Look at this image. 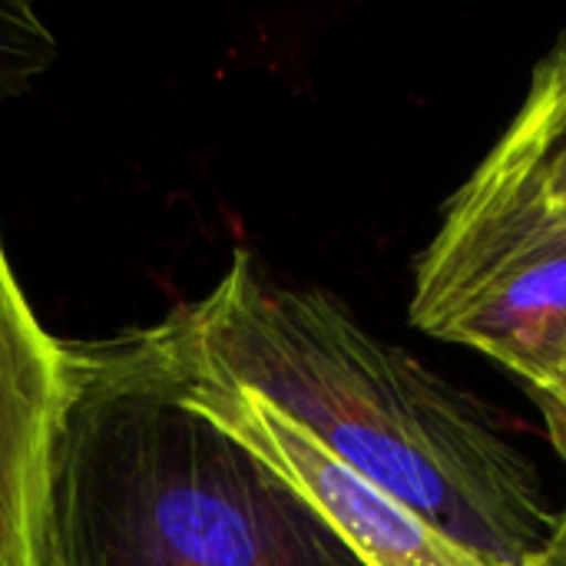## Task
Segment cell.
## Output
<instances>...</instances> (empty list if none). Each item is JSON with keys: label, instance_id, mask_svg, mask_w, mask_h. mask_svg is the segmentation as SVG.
<instances>
[{"label": "cell", "instance_id": "1", "mask_svg": "<svg viewBox=\"0 0 566 566\" xmlns=\"http://www.w3.org/2000/svg\"><path fill=\"white\" fill-rule=\"evenodd\" d=\"M146 338L172 371L272 405L488 564L521 566L557 524L491 408L371 335L332 292L269 282L245 249Z\"/></svg>", "mask_w": 566, "mask_h": 566}, {"label": "cell", "instance_id": "2", "mask_svg": "<svg viewBox=\"0 0 566 566\" xmlns=\"http://www.w3.org/2000/svg\"><path fill=\"white\" fill-rule=\"evenodd\" d=\"M36 566H358L229 431L192 408L143 328L66 342Z\"/></svg>", "mask_w": 566, "mask_h": 566}, {"label": "cell", "instance_id": "3", "mask_svg": "<svg viewBox=\"0 0 566 566\" xmlns=\"http://www.w3.org/2000/svg\"><path fill=\"white\" fill-rule=\"evenodd\" d=\"M408 318L547 391L566 365V212L488 153L415 262Z\"/></svg>", "mask_w": 566, "mask_h": 566}, {"label": "cell", "instance_id": "4", "mask_svg": "<svg viewBox=\"0 0 566 566\" xmlns=\"http://www.w3.org/2000/svg\"><path fill=\"white\" fill-rule=\"evenodd\" d=\"M166 371L182 398L252 451L358 566H494L391 491L338 461L325 444L255 395L186 378L169 365Z\"/></svg>", "mask_w": 566, "mask_h": 566}, {"label": "cell", "instance_id": "5", "mask_svg": "<svg viewBox=\"0 0 566 566\" xmlns=\"http://www.w3.org/2000/svg\"><path fill=\"white\" fill-rule=\"evenodd\" d=\"M63 375L66 342L33 315L0 239V566H36V514Z\"/></svg>", "mask_w": 566, "mask_h": 566}, {"label": "cell", "instance_id": "6", "mask_svg": "<svg viewBox=\"0 0 566 566\" xmlns=\"http://www.w3.org/2000/svg\"><path fill=\"white\" fill-rule=\"evenodd\" d=\"M491 156L534 179L544 199L566 212V33L534 66L527 96Z\"/></svg>", "mask_w": 566, "mask_h": 566}, {"label": "cell", "instance_id": "7", "mask_svg": "<svg viewBox=\"0 0 566 566\" xmlns=\"http://www.w3.org/2000/svg\"><path fill=\"white\" fill-rule=\"evenodd\" d=\"M56 60V36L30 3H0V99L20 96Z\"/></svg>", "mask_w": 566, "mask_h": 566}, {"label": "cell", "instance_id": "8", "mask_svg": "<svg viewBox=\"0 0 566 566\" xmlns=\"http://www.w3.org/2000/svg\"><path fill=\"white\" fill-rule=\"evenodd\" d=\"M521 566H566V507L557 514V524H554L551 537L544 541V547Z\"/></svg>", "mask_w": 566, "mask_h": 566}, {"label": "cell", "instance_id": "9", "mask_svg": "<svg viewBox=\"0 0 566 566\" xmlns=\"http://www.w3.org/2000/svg\"><path fill=\"white\" fill-rule=\"evenodd\" d=\"M534 398H537V401H547V405H554V408H560L566 415V365L564 371H560V378H557L547 391H534Z\"/></svg>", "mask_w": 566, "mask_h": 566}]
</instances>
